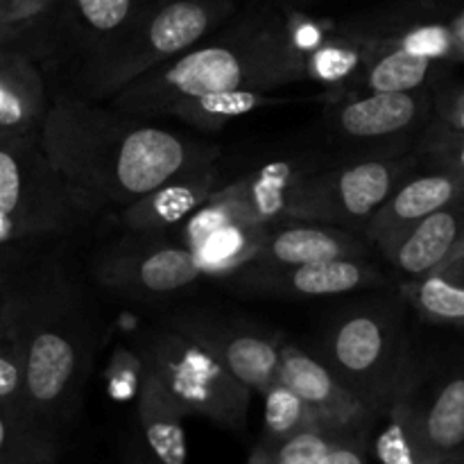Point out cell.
I'll return each instance as SVG.
<instances>
[{
    "label": "cell",
    "mask_w": 464,
    "mask_h": 464,
    "mask_svg": "<svg viewBox=\"0 0 464 464\" xmlns=\"http://www.w3.org/2000/svg\"><path fill=\"white\" fill-rule=\"evenodd\" d=\"M39 136L84 216L118 213L172 177L220 161L216 145L72 93L50 100Z\"/></svg>",
    "instance_id": "obj_1"
},
{
    "label": "cell",
    "mask_w": 464,
    "mask_h": 464,
    "mask_svg": "<svg viewBox=\"0 0 464 464\" xmlns=\"http://www.w3.org/2000/svg\"><path fill=\"white\" fill-rule=\"evenodd\" d=\"M25 370V408L57 435L84 403L100 322L84 285L57 256L16 263L9 293Z\"/></svg>",
    "instance_id": "obj_2"
},
{
    "label": "cell",
    "mask_w": 464,
    "mask_h": 464,
    "mask_svg": "<svg viewBox=\"0 0 464 464\" xmlns=\"http://www.w3.org/2000/svg\"><path fill=\"white\" fill-rule=\"evenodd\" d=\"M302 71L285 45L276 18L236 23L211 34L170 62L136 77L109 98V107L127 116H170L199 95L220 91H276L299 84Z\"/></svg>",
    "instance_id": "obj_3"
},
{
    "label": "cell",
    "mask_w": 464,
    "mask_h": 464,
    "mask_svg": "<svg viewBox=\"0 0 464 464\" xmlns=\"http://www.w3.org/2000/svg\"><path fill=\"white\" fill-rule=\"evenodd\" d=\"M372 415H381L415 376L403 299L379 297L340 311L315 353Z\"/></svg>",
    "instance_id": "obj_4"
},
{
    "label": "cell",
    "mask_w": 464,
    "mask_h": 464,
    "mask_svg": "<svg viewBox=\"0 0 464 464\" xmlns=\"http://www.w3.org/2000/svg\"><path fill=\"white\" fill-rule=\"evenodd\" d=\"M84 220L45 154L39 131H0V256L68 238Z\"/></svg>",
    "instance_id": "obj_5"
},
{
    "label": "cell",
    "mask_w": 464,
    "mask_h": 464,
    "mask_svg": "<svg viewBox=\"0 0 464 464\" xmlns=\"http://www.w3.org/2000/svg\"><path fill=\"white\" fill-rule=\"evenodd\" d=\"M234 14V0H159L102 59L93 63L77 86L80 98L104 100L170 62L199 41L216 34Z\"/></svg>",
    "instance_id": "obj_6"
},
{
    "label": "cell",
    "mask_w": 464,
    "mask_h": 464,
    "mask_svg": "<svg viewBox=\"0 0 464 464\" xmlns=\"http://www.w3.org/2000/svg\"><path fill=\"white\" fill-rule=\"evenodd\" d=\"M134 352L184 417H204L236 433L245 429L254 392L199 344L161 322L136 340Z\"/></svg>",
    "instance_id": "obj_7"
},
{
    "label": "cell",
    "mask_w": 464,
    "mask_h": 464,
    "mask_svg": "<svg viewBox=\"0 0 464 464\" xmlns=\"http://www.w3.org/2000/svg\"><path fill=\"white\" fill-rule=\"evenodd\" d=\"M412 168L415 157L401 150L353 154L335 166L317 168L295 186L285 218L362 231Z\"/></svg>",
    "instance_id": "obj_8"
},
{
    "label": "cell",
    "mask_w": 464,
    "mask_h": 464,
    "mask_svg": "<svg viewBox=\"0 0 464 464\" xmlns=\"http://www.w3.org/2000/svg\"><path fill=\"white\" fill-rule=\"evenodd\" d=\"M93 276L102 288L131 302H163L204 279L190 247L166 236L130 234L100 249Z\"/></svg>",
    "instance_id": "obj_9"
},
{
    "label": "cell",
    "mask_w": 464,
    "mask_h": 464,
    "mask_svg": "<svg viewBox=\"0 0 464 464\" xmlns=\"http://www.w3.org/2000/svg\"><path fill=\"white\" fill-rule=\"evenodd\" d=\"M163 322L211 353L258 397L279 381L281 335L267 326L213 308H181Z\"/></svg>",
    "instance_id": "obj_10"
},
{
    "label": "cell",
    "mask_w": 464,
    "mask_h": 464,
    "mask_svg": "<svg viewBox=\"0 0 464 464\" xmlns=\"http://www.w3.org/2000/svg\"><path fill=\"white\" fill-rule=\"evenodd\" d=\"M324 104V122L334 139L356 148V154L399 150V140L429 122L435 107L430 89L344 93Z\"/></svg>",
    "instance_id": "obj_11"
},
{
    "label": "cell",
    "mask_w": 464,
    "mask_h": 464,
    "mask_svg": "<svg viewBox=\"0 0 464 464\" xmlns=\"http://www.w3.org/2000/svg\"><path fill=\"white\" fill-rule=\"evenodd\" d=\"M227 281L245 293L293 299H324L383 288L388 284V276L372 258H334V261L284 267L247 263L227 276Z\"/></svg>",
    "instance_id": "obj_12"
},
{
    "label": "cell",
    "mask_w": 464,
    "mask_h": 464,
    "mask_svg": "<svg viewBox=\"0 0 464 464\" xmlns=\"http://www.w3.org/2000/svg\"><path fill=\"white\" fill-rule=\"evenodd\" d=\"M279 381L302 397L324 429L340 435H367L374 421L370 408L315 353L284 335L279 340Z\"/></svg>",
    "instance_id": "obj_13"
},
{
    "label": "cell",
    "mask_w": 464,
    "mask_h": 464,
    "mask_svg": "<svg viewBox=\"0 0 464 464\" xmlns=\"http://www.w3.org/2000/svg\"><path fill=\"white\" fill-rule=\"evenodd\" d=\"M159 0H57L59 41L75 62L77 82Z\"/></svg>",
    "instance_id": "obj_14"
},
{
    "label": "cell",
    "mask_w": 464,
    "mask_h": 464,
    "mask_svg": "<svg viewBox=\"0 0 464 464\" xmlns=\"http://www.w3.org/2000/svg\"><path fill=\"white\" fill-rule=\"evenodd\" d=\"M374 247L362 231L304 220H279L263 229L256 266H304L334 258H372Z\"/></svg>",
    "instance_id": "obj_15"
},
{
    "label": "cell",
    "mask_w": 464,
    "mask_h": 464,
    "mask_svg": "<svg viewBox=\"0 0 464 464\" xmlns=\"http://www.w3.org/2000/svg\"><path fill=\"white\" fill-rule=\"evenodd\" d=\"M464 198V179L451 172L433 170L429 175H408L367 220L365 238L376 254H383L403 231L430 213Z\"/></svg>",
    "instance_id": "obj_16"
},
{
    "label": "cell",
    "mask_w": 464,
    "mask_h": 464,
    "mask_svg": "<svg viewBox=\"0 0 464 464\" xmlns=\"http://www.w3.org/2000/svg\"><path fill=\"white\" fill-rule=\"evenodd\" d=\"M222 186L220 161L172 177L145 198L118 211V222L130 234L168 236L188 220Z\"/></svg>",
    "instance_id": "obj_17"
},
{
    "label": "cell",
    "mask_w": 464,
    "mask_h": 464,
    "mask_svg": "<svg viewBox=\"0 0 464 464\" xmlns=\"http://www.w3.org/2000/svg\"><path fill=\"white\" fill-rule=\"evenodd\" d=\"M464 240V198L403 231L381 256L406 281L438 272Z\"/></svg>",
    "instance_id": "obj_18"
},
{
    "label": "cell",
    "mask_w": 464,
    "mask_h": 464,
    "mask_svg": "<svg viewBox=\"0 0 464 464\" xmlns=\"http://www.w3.org/2000/svg\"><path fill=\"white\" fill-rule=\"evenodd\" d=\"M430 464L464 449V367L444 376L430 392L417 385V370L406 388Z\"/></svg>",
    "instance_id": "obj_19"
},
{
    "label": "cell",
    "mask_w": 464,
    "mask_h": 464,
    "mask_svg": "<svg viewBox=\"0 0 464 464\" xmlns=\"http://www.w3.org/2000/svg\"><path fill=\"white\" fill-rule=\"evenodd\" d=\"M48 107V86L34 57L14 45H0V131L36 134Z\"/></svg>",
    "instance_id": "obj_20"
},
{
    "label": "cell",
    "mask_w": 464,
    "mask_h": 464,
    "mask_svg": "<svg viewBox=\"0 0 464 464\" xmlns=\"http://www.w3.org/2000/svg\"><path fill=\"white\" fill-rule=\"evenodd\" d=\"M367 32H370L367 59L347 93H403V91L430 89V82L447 66L406 53L379 30Z\"/></svg>",
    "instance_id": "obj_21"
},
{
    "label": "cell",
    "mask_w": 464,
    "mask_h": 464,
    "mask_svg": "<svg viewBox=\"0 0 464 464\" xmlns=\"http://www.w3.org/2000/svg\"><path fill=\"white\" fill-rule=\"evenodd\" d=\"M136 420L140 429V444L161 464H186L184 412L177 408L170 394L163 390L157 376L143 367L139 392H136Z\"/></svg>",
    "instance_id": "obj_22"
},
{
    "label": "cell",
    "mask_w": 464,
    "mask_h": 464,
    "mask_svg": "<svg viewBox=\"0 0 464 464\" xmlns=\"http://www.w3.org/2000/svg\"><path fill=\"white\" fill-rule=\"evenodd\" d=\"M326 102V93L322 95H276L272 91H220V93L199 95V98L188 100L170 111V118L186 122L202 131H218L238 118L256 113L261 109L290 107L299 102Z\"/></svg>",
    "instance_id": "obj_23"
},
{
    "label": "cell",
    "mask_w": 464,
    "mask_h": 464,
    "mask_svg": "<svg viewBox=\"0 0 464 464\" xmlns=\"http://www.w3.org/2000/svg\"><path fill=\"white\" fill-rule=\"evenodd\" d=\"M370 50L367 30H334L302 59V82L324 86L326 100L347 93Z\"/></svg>",
    "instance_id": "obj_24"
},
{
    "label": "cell",
    "mask_w": 464,
    "mask_h": 464,
    "mask_svg": "<svg viewBox=\"0 0 464 464\" xmlns=\"http://www.w3.org/2000/svg\"><path fill=\"white\" fill-rule=\"evenodd\" d=\"M367 456L379 464H430L406 390L372 421Z\"/></svg>",
    "instance_id": "obj_25"
},
{
    "label": "cell",
    "mask_w": 464,
    "mask_h": 464,
    "mask_svg": "<svg viewBox=\"0 0 464 464\" xmlns=\"http://www.w3.org/2000/svg\"><path fill=\"white\" fill-rule=\"evenodd\" d=\"M62 438L18 408H0V464L57 462Z\"/></svg>",
    "instance_id": "obj_26"
},
{
    "label": "cell",
    "mask_w": 464,
    "mask_h": 464,
    "mask_svg": "<svg viewBox=\"0 0 464 464\" xmlns=\"http://www.w3.org/2000/svg\"><path fill=\"white\" fill-rule=\"evenodd\" d=\"M401 299L430 324L464 326V281L430 272L401 285Z\"/></svg>",
    "instance_id": "obj_27"
},
{
    "label": "cell",
    "mask_w": 464,
    "mask_h": 464,
    "mask_svg": "<svg viewBox=\"0 0 464 464\" xmlns=\"http://www.w3.org/2000/svg\"><path fill=\"white\" fill-rule=\"evenodd\" d=\"M266 227H227L208 234L190 247L202 266L204 276L227 279L254 258Z\"/></svg>",
    "instance_id": "obj_28"
},
{
    "label": "cell",
    "mask_w": 464,
    "mask_h": 464,
    "mask_svg": "<svg viewBox=\"0 0 464 464\" xmlns=\"http://www.w3.org/2000/svg\"><path fill=\"white\" fill-rule=\"evenodd\" d=\"M263 399V435L258 444H275L290 438L297 430L308 429L313 424H320L313 415L311 408L302 401L299 394H295L284 381H275Z\"/></svg>",
    "instance_id": "obj_29"
},
{
    "label": "cell",
    "mask_w": 464,
    "mask_h": 464,
    "mask_svg": "<svg viewBox=\"0 0 464 464\" xmlns=\"http://www.w3.org/2000/svg\"><path fill=\"white\" fill-rule=\"evenodd\" d=\"M381 34H385L392 44H397L406 53L417 54V57L438 63H464L458 41L453 36L451 23L420 21L403 27H392V30H385Z\"/></svg>",
    "instance_id": "obj_30"
},
{
    "label": "cell",
    "mask_w": 464,
    "mask_h": 464,
    "mask_svg": "<svg viewBox=\"0 0 464 464\" xmlns=\"http://www.w3.org/2000/svg\"><path fill=\"white\" fill-rule=\"evenodd\" d=\"M338 438L340 433L335 430L324 429L322 424H313L281 442L267 444V447L256 444L249 458L258 464H317Z\"/></svg>",
    "instance_id": "obj_31"
},
{
    "label": "cell",
    "mask_w": 464,
    "mask_h": 464,
    "mask_svg": "<svg viewBox=\"0 0 464 464\" xmlns=\"http://www.w3.org/2000/svg\"><path fill=\"white\" fill-rule=\"evenodd\" d=\"M0 408H18L27 412L25 370H23V353L9 311V299L0 315Z\"/></svg>",
    "instance_id": "obj_32"
},
{
    "label": "cell",
    "mask_w": 464,
    "mask_h": 464,
    "mask_svg": "<svg viewBox=\"0 0 464 464\" xmlns=\"http://www.w3.org/2000/svg\"><path fill=\"white\" fill-rule=\"evenodd\" d=\"M57 0H5L0 45L25 48V39L54 14Z\"/></svg>",
    "instance_id": "obj_33"
},
{
    "label": "cell",
    "mask_w": 464,
    "mask_h": 464,
    "mask_svg": "<svg viewBox=\"0 0 464 464\" xmlns=\"http://www.w3.org/2000/svg\"><path fill=\"white\" fill-rule=\"evenodd\" d=\"M420 152L429 159L435 170L451 172L464 179V134H451V131L429 125L421 139Z\"/></svg>",
    "instance_id": "obj_34"
},
{
    "label": "cell",
    "mask_w": 464,
    "mask_h": 464,
    "mask_svg": "<svg viewBox=\"0 0 464 464\" xmlns=\"http://www.w3.org/2000/svg\"><path fill=\"white\" fill-rule=\"evenodd\" d=\"M317 464H370L367 435H340Z\"/></svg>",
    "instance_id": "obj_35"
},
{
    "label": "cell",
    "mask_w": 464,
    "mask_h": 464,
    "mask_svg": "<svg viewBox=\"0 0 464 464\" xmlns=\"http://www.w3.org/2000/svg\"><path fill=\"white\" fill-rule=\"evenodd\" d=\"M430 125L451 134H464V89L447 95L438 104V118Z\"/></svg>",
    "instance_id": "obj_36"
},
{
    "label": "cell",
    "mask_w": 464,
    "mask_h": 464,
    "mask_svg": "<svg viewBox=\"0 0 464 464\" xmlns=\"http://www.w3.org/2000/svg\"><path fill=\"white\" fill-rule=\"evenodd\" d=\"M18 256H0V315L7 306L9 293H12V276L16 267Z\"/></svg>",
    "instance_id": "obj_37"
},
{
    "label": "cell",
    "mask_w": 464,
    "mask_h": 464,
    "mask_svg": "<svg viewBox=\"0 0 464 464\" xmlns=\"http://www.w3.org/2000/svg\"><path fill=\"white\" fill-rule=\"evenodd\" d=\"M438 272H444V275H451V276H456V279L464 281V240H462L460 247L456 249V254H453V256L449 258V261L444 263Z\"/></svg>",
    "instance_id": "obj_38"
},
{
    "label": "cell",
    "mask_w": 464,
    "mask_h": 464,
    "mask_svg": "<svg viewBox=\"0 0 464 464\" xmlns=\"http://www.w3.org/2000/svg\"><path fill=\"white\" fill-rule=\"evenodd\" d=\"M449 23H451L453 36H456L458 48H460V53H462V57H464V12L458 14V16L453 18V21H449Z\"/></svg>",
    "instance_id": "obj_39"
},
{
    "label": "cell",
    "mask_w": 464,
    "mask_h": 464,
    "mask_svg": "<svg viewBox=\"0 0 464 464\" xmlns=\"http://www.w3.org/2000/svg\"><path fill=\"white\" fill-rule=\"evenodd\" d=\"M130 464H161V462L154 460V458L150 456L148 451H145L143 444H140V449H136V451L131 453V460H130Z\"/></svg>",
    "instance_id": "obj_40"
},
{
    "label": "cell",
    "mask_w": 464,
    "mask_h": 464,
    "mask_svg": "<svg viewBox=\"0 0 464 464\" xmlns=\"http://www.w3.org/2000/svg\"><path fill=\"white\" fill-rule=\"evenodd\" d=\"M435 464H464V449H460V451L451 453V456L442 458V460H438Z\"/></svg>",
    "instance_id": "obj_41"
},
{
    "label": "cell",
    "mask_w": 464,
    "mask_h": 464,
    "mask_svg": "<svg viewBox=\"0 0 464 464\" xmlns=\"http://www.w3.org/2000/svg\"><path fill=\"white\" fill-rule=\"evenodd\" d=\"M3 7H5V0H0V34H3Z\"/></svg>",
    "instance_id": "obj_42"
},
{
    "label": "cell",
    "mask_w": 464,
    "mask_h": 464,
    "mask_svg": "<svg viewBox=\"0 0 464 464\" xmlns=\"http://www.w3.org/2000/svg\"><path fill=\"white\" fill-rule=\"evenodd\" d=\"M247 464H258V462H254V460H252V458H249V462H247Z\"/></svg>",
    "instance_id": "obj_43"
},
{
    "label": "cell",
    "mask_w": 464,
    "mask_h": 464,
    "mask_svg": "<svg viewBox=\"0 0 464 464\" xmlns=\"http://www.w3.org/2000/svg\"><path fill=\"white\" fill-rule=\"evenodd\" d=\"M48 464H54V462H48Z\"/></svg>",
    "instance_id": "obj_44"
}]
</instances>
